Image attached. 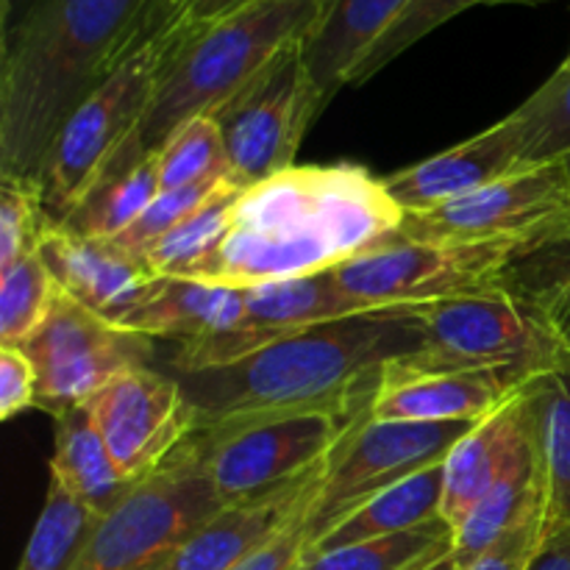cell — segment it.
I'll list each match as a JSON object with an SVG mask.
<instances>
[{
    "label": "cell",
    "instance_id": "34",
    "mask_svg": "<svg viewBox=\"0 0 570 570\" xmlns=\"http://www.w3.org/2000/svg\"><path fill=\"white\" fill-rule=\"evenodd\" d=\"M476 3H490V0H410L404 6L399 17L393 20V26L379 37V42L367 50V56L362 59V65L356 67L354 76H351L348 87H362L365 81H371L373 76L384 70L393 59H399L404 50H410L412 45L421 42L423 37H429L432 31H438L443 22L454 20L456 14H462L465 9Z\"/></svg>",
    "mask_w": 570,
    "mask_h": 570
},
{
    "label": "cell",
    "instance_id": "38",
    "mask_svg": "<svg viewBox=\"0 0 570 570\" xmlns=\"http://www.w3.org/2000/svg\"><path fill=\"white\" fill-rule=\"evenodd\" d=\"M254 0H159L156 3V31L167 39H181L223 17L234 14Z\"/></svg>",
    "mask_w": 570,
    "mask_h": 570
},
{
    "label": "cell",
    "instance_id": "3",
    "mask_svg": "<svg viewBox=\"0 0 570 570\" xmlns=\"http://www.w3.org/2000/svg\"><path fill=\"white\" fill-rule=\"evenodd\" d=\"M159 0H33L3 31L0 176L42 181L76 106L156 28Z\"/></svg>",
    "mask_w": 570,
    "mask_h": 570
},
{
    "label": "cell",
    "instance_id": "16",
    "mask_svg": "<svg viewBox=\"0 0 570 570\" xmlns=\"http://www.w3.org/2000/svg\"><path fill=\"white\" fill-rule=\"evenodd\" d=\"M532 376L512 371H429L406 360L384 367L371 417L401 423H473Z\"/></svg>",
    "mask_w": 570,
    "mask_h": 570
},
{
    "label": "cell",
    "instance_id": "46",
    "mask_svg": "<svg viewBox=\"0 0 570 570\" xmlns=\"http://www.w3.org/2000/svg\"><path fill=\"white\" fill-rule=\"evenodd\" d=\"M154 570H165V562H161V566H159V568H154Z\"/></svg>",
    "mask_w": 570,
    "mask_h": 570
},
{
    "label": "cell",
    "instance_id": "2",
    "mask_svg": "<svg viewBox=\"0 0 570 570\" xmlns=\"http://www.w3.org/2000/svg\"><path fill=\"white\" fill-rule=\"evenodd\" d=\"M423 351L415 309L362 312L276 340L243 360L173 373L193 415V432L293 415L371 410L384 367Z\"/></svg>",
    "mask_w": 570,
    "mask_h": 570
},
{
    "label": "cell",
    "instance_id": "31",
    "mask_svg": "<svg viewBox=\"0 0 570 570\" xmlns=\"http://www.w3.org/2000/svg\"><path fill=\"white\" fill-rule=\"evenodd\" d=\"M237 193L239 189L234 187V184H226L220 193L212 195L195 215H189L181 226L173 228V232L167 234L165 239H159L154 248L145 250V267H148L156 278L184 276V273H187L195 262L204 259V256L215 248L217 239L223 237L228 220H232Z\"/></svg>",
    "mask_w": 570,
    "mask_h": 570
},
{
    "label": "cell",
    "instance_id": "23",
    "mask_svg": "<svg viewBox=\"0 0 570 570\" xmlns=\"http://www.w3.org/2000/svg\"><path fill=\"white\" fill-rule=\"evenodd\" d=\"M529 423L546 488L549 532L570 527V354L529 379Z\"/></svg>",
    "mask_w": 570,
    "mask_h": 570
},
{
    "label": "cell",
    "instance_id": "44",
    "mask_svg": "<svg viewBox=\"0 0 570 570\" xmlns=\"http://www.w3.org/2000/svg\"><path fill=\"white\" fill-rule=\"evenodd\" d=\"M490 3H546V0H490Z\"/></svg>",
    "mask_w": 570,
    "mask_h": 570
},
{
    "label": "cell",
    "instance_id": "32",
    "mask_svg": "<svg viewBox=\"0 0 570 570\" xmlns=\"http://www.w3.org/2000/svg\"><path fill=\"white\" fill-rule=\"evenodd\" d=\"M161 189L195 187V184L226 178L228 156L215 117L200 115L184 122L165 139L159 150Z\"/></svg>",
    "mask_w": 570,
    "mask_h": 570
},
{
    "label": "cell",
    "instance_id": "12",
    "mask_svg": "<svg viewBox=\"0 0 570 570\" xmlns=\"http://www.w3.org/2000/svg\"><path fill=\"white\" fill-rule=\"evenodd\" d=\"M473 423L376 421L367 412L328 456L312 510V546L367 499L445 462Z\"/></svg>",
    "mask_w": 570,
    "mask_h": 570
},
{
    "label": "cell",
    "instance_id": "1",
    "mask_svg": "<svg viewBox=\"0 0 570 570\" xmlns=\"http://www.w3.org/2000/svg\"><path fill=\"white\" fill-rule=\"evenodd\" d=\"M401 220L384 178L362 165H293L239 189L223 237L178 278L245 289L317 276L387 243Z\"/></svg>",
    "mask_w": 570,
    "mask_h": 570
},
{
    "label": "cell",
    "instance_id": "30",
    "mask_svg": "<svg viewBox=\"0 0 570 570\" xmlns=\"http://www.w3.org/2000/svg\"><path fill=\"white\" fill-rule=\"evenodd\" d=\"M59 293V282L42 254H31L0 271V345L20 348L42 326Z\"/></svg>",
    "mask_w": 570,
    "mask_h": 570
},
{
    "label": "cell",
    "instance_id": "36",
    "mask_svg": "<svg viewBox=\"0 0 570 570\" xmlns=\"http://www.w3.org/2000/svg\"><path fill=\"white\" fill-rule=\"evenodd\" d=\"M226 184L232 181H226V178H215V181L195 184V187L161 189V193L154 198V204L142 212V217H139L128 232H122L120 237L111 239V243H115L120 250H126V254L139 256V259H142L145 250H150L159 239H165L173 228L181 226L189 215H195V212H198L212 195L220 193Z\"/></svg>",
    "mask_w": 570,
    "mask_h": 570
},
{
    "label": "cell",
    "instance_id": "40",
    "mask_svg": "<svg viewBox=\"0 0 570 570\" xmlns=\"http://www.w3.org/2000/svg\"><path fill=\"white\" fill-rule=\"evenodd\" d=\"M529 570H570V527L549 532Z\"/></svg>",
    "mask_w": 570,
    "mask_h": 570
},
{
    "label": "cell",
    "instance_id": "19",
    "mask_svg": "<svg viewBox=\"0 0 570 570\" xmlns=\"http://www.w3.org/2000/svg\"><path fill=\"white\" fill-rule=\"evenodd\" d=\"M39 254L67 295L115 323H120L156 282L139 256L126 254L106 239L81 237L61 223L50 226Z\"/></svg>",
    "mask_w": 570,
    "mask_h": 570
},
{
    "label": "cell",
    "instance_id": "28",
    "mask_svg": "<svg viewBox=\"0 0 570 570\" xmlns=\"http://www.w3.org/2000/svg\"><path fill=\"white\" fill-rule=\"evenodd\" d=\"M449 551H454V527L440 518L410 532L309 551L298 570H421Z\"/></svg>",
    "mask_w": 570,
    "mask_h": 570
},
{
    "label": "cell",
    "instance_id": "6",
    "mask_svg": "<svg viewBox=\"0 0 570 570\" xmlns=\"http://www.w3.org/2000/svg\"><path fill=\"white\" fill-rule=\"evenodd\" d=\"M223 501L206 471L204 445L189 434L154 473L98 521L72 570H154L198 532Z\"/></svg>",
    "mask_w": 570,
    "mask_h": 570
},
{
    "label": "cell",
    "instance_id": "29",
    "mask_svg": "<svg viewBox=\"0 0 570 570\" xmlns=\"http://www.w3.org/2000/svg\"><path fill=\"white\" fill-rule=\"evenodd\" d=\"M98 521L100 518L87 504L50 479L42 512L33 523L17 570H72L81 560Z\"/></svg>",
    "mask_w": 570,
    "mask_h": 570
},
{
    "label": "cell",
    "instance_id": "4",
    "mask_svg": "<svg viewBox=\"0 0 570 570\" xmlns=\"http://www.w3.org/2000/svg\"><path fill=\"white\" fill-rule=\"evenodd\" d=\"M326 3L328 0H254L189 37L167 39V53L142 126L111 170L156 154L176 128L193 117L209 115L284 48L304 42Z\"/></svg>",
    "mask_w": 570,
    "mask_h": 570
},
{
    "label": "cell",
    "instance_id": "7",
    "mask_svg": "<svg viewBox=\"0 0 570 570\" xmlns=\"http://www.w3.org/2000/svg\"><path fill=\"white\" fill-rule=\"evenodd\" d=\"M538 239H493V243L387 239L334 267L332 276L362 312L410 309V306L499 289L507 265Z\"/></svg>",
    "mask_w": 570,
    "mask_h": 570
},
{
    "label": "cell",
    "instance_id": "11",
    "mask_svg": "<svg viewBox=\"0 0 570 570\" xmlns=\"http://www.w3.org/2000/svg\"><path fill=\"white\" fill-rule=\"evenodd\" d=\"M20 348L37 371V406L53 417L83 406L122 373L156 365L154 340L98 315L65 289Z\"/></svg>",
    "mask_w": 570,
    "mask_h": 570
},
{
    "label": "cell",
    "instance_id": "27",
    "mask_svg": "<svg viewBox=\"0 0 570 570\" xmlns=\"http://www.w3.org/2000/svg\"><path fill=\"white\" fill-rule=\"evenodd\" d=\"M159 193V154H148L131 165L111 170L83 198V204L67 220H61V226L81 234V237L111 243L142 217V212L154 204Z\"/></svg>",
    "mask_w": 570,
    "mask_h": 570
},
{
    "label": "cell",
    "instance_id": "10",
    "mask_svg": "<svg viewBox=\"0 0 570 570\" xmlns=\"http://www.w3.org/2000/svg\"><path fill=\"white\" fill-rule=\"evenodd\" d=\"M367 412H293L193 434L200 438L206 471L226 507L309 476Z\"/></svg>",
    "mask_w": 570,
    "mask_h": 570
},
{
    "label": "cell",
    "instance_id": "37",
    "mask_svg": "<svg viewBox=\"0 0 570 570\" xmlns=\"http://www.w3.org/2000/svg\"><path fill=\"white\" fill-rule=\"evenodd\" d=\"M546 538H549V521H546L543 507L518 523L512 532H507L499 543L490 546L484 554L456 570H529Z\"/></svg>",
    "mask_w": 570,
    "mask_h": 570
},
{
    "label": "cell",
    "instance_id": "9",
    "mask_svg": "<svg viewBox=\"0 0 570 570\" xmlns=\"http://www.w3.org/2000/svg\"><path fill=\"white\" fill-rule=\"evenodd\" d=\"M321 111V95L304 61V42L289 45L209 111L226 145L228 181L245 189L289 170Z\"/></svg>",
    "mask_w": 570,
    "mask_h": 570
},
{
    "label": "cell",
    "instance_id": "15",
    "mask_svg": "<svg viewBox=\"0 0 570 570\" xmlns=\"http://www.w3.org/2000/svg\"><path fill=\"white\" fill-rule=\"evenodd\" d=\"M523 150H527V128L515 109L465 142L393 173L384 178V187L404 215H417L465 198L493 184L495 178L521 170Z\"/></svg>",
    "mask_w": 570,
    "mask_h": 570
},
{
    "label": "cell",
    "instance_id": "13",
    "mask_svg": "<svg viewBox=\"0 0 570 570\" xmlns=\"http://www.w3.org/2000/svg\"><path fill=\"white\" fill-rule=\"evenodd\" d=\"M570 232L566 161L523 167L438 209L404 215L390 239L412 243H493Z\"/></svg>",
    "mask_w": 570,
    "mask_h": 570
},
{
    "label": "cell",
    "instance_id": "17",
    "mask_svg": "<svg viewBox=\"0 0 570 570\" xmlns=\"http://www.w3.org/2000/svg\"><path fill=\"white\" fill-rule=\"evenodd\" d=\"M326 468L328 460L298 482L234 501V504L217 510L198 532L189 534L167 557L165 570H232L248 560L254 551L271 543L298 515L301 507L321 490Z\"/></svg>",
    "mask_w": 570,
    "mask_h": 570
},
{
    "label": "cell",
    "instance_id": "39",
    "mask_svg": "<svg viewBox=\"0 0 570 570\" xmlns=\"http://www.w3.org/2000/svg\"><path fill=\"white\" fill-rule=\"evenodd\" d=\"M37 406V371L22 348L0 345V421Z\"/></svg>",
    "mask_w": 570,
    "mask_h": 570
},
{
    "label": "cell",
    "instance_id": "20",
    "mask_svg": "<svg viewBox=\"0 0 570 570\" xmlns=\"http://www.w3.org/2000/svg\"><path fill=\"white\" fill-rule=\"evenodd\" d=\"M245 317V293L228 284L200 278L161 276L150 293L128 312L120 326L134 328L150 340H195L228 332Z\"/></svg>",
    "mask_w": 570,
    "mask_h": 570
},
{
    "label": "cell",
    "instance_id": "24",
    "mask_svg": "<svg viewBox=\"0 0 570 570\" xmlns=\"http://www.w3.org/2000/svg\"><path fill=\"white\" fill-rule=\"evenodd\" d=\"M443 490H445V462L426 468L415 476L404 479L395 488L382 490L367 499L354 512L334 523L309 551H328L340 546L360 543L371 538L410 532L443 518ZM306 551V554H309Z\"/></svg>",
    "mask_w": 570,
    "mask_h": 570
},
{
    "label": "cell",
    "instance_id": "22",
    "mask_svg": "<svg viewBox=\"0 0 570 570\" xmlns=\"http://www.w3.org/2000/svg\"><path fill=\"white\" fill-rule=\"evenodd\" d=\"M50 479L87 504L98 518L109 515L137 484L122 476L87 406H72L53 417Z\"/></svg>",
    "mask_w": 570,
    "mask_h": 570
},
{
    "label": "cell",
    "instance_id": "8",
    "mask_svg": "<svg viewBox=\"0 0 570 570\" xmlns=\"http://www.w3.org/2000/svg\"><path fill=\"white\" fill-rule=\"evenodd\" d=\"M423 351L406 365L429 371H512L538 376L566 356L549 328L507 289L412 306Z\"/></svg>",
    "mask_w": 570,
    "mask_h": 570
},
{
    "label": "cell",
    "instance_id": "45",
    "mask_svg": "<svg viewBox=\"0 0 570 570\" xmlns=\"http://www.w3.org/2000/svg\"><path fill=\"white\" fill-rule=\"evenodd\" d=\"M562 161H566V167H568V176H570V154H568L566 159H562Z\"/></svg>",
    "mask_w": 570,
    "mask_h": 570
},
{
    "label": "cell",
    "instance_id": "41",
    "mask_svg": "<svg viewBox=\"0 0 570 570\" xmlns=\"http://www.w3.org/2000/svg\"><path fill=\"white\" fill-rule=\"evenodd\" d=\"M33 0H0V26L3 31H9L28 9H31Z\"/></svg>",
    "mask_w": 570,
    "mask_h": 570
},
{
    "label": "cell",
    "instance_id": "26",
    "mask_svg": "<svg viewBox=\"0 0 570 570\" xmlns=\"http://www.w3.org/2000/svg\"><path fill=\"white\" fill-rule=\"evenodd\" d=\"M546 507V488L540 476L538 451H529L510 468L504 479L454 527V562L468 566L499 543L507 532Z\"/></svg>",
    "mask_w": 570,
    "mask_h": 570
},
{
    "label": "cell",
    "instance_id": "33",
    "mask_svg": "<svg viewBox=\"0 0 570 570\" xmlns=\"http://www.w3.org/2000/svg\"><path fill=\"white\" fill-rule=\"evenodd\" d=\"M53 223L45 206L42 181L0 176V271L39 254Z\"/></svg>",
    "mask_w": 570,
    "mask_h": 570
},
{
    "label": "cell",
    "instance_id": "18",
    "mask_svg": "<svg viewBox=\"0 0 570 570\" xmlns=\"http://www.w3.org/2000/svg\"><path fill=\"white\" fill-rule=\"evenodd\" d=\"M527 387L529 382H523L504 404L473 423L445 456L443 518L451 527H456L510 468L532 451Z\"/></svg>",
    "mask_w": 570,
    "mask_h": 570
},
{
    "label": "cell",
    "instance_id": "5",
    "mask_svg": "<svg viewBox=\"0 0 570 570\" xmlns=\"http://www.w3.org/2000/svg\"><path fill=\"white\" fill-rule=\"evenodd\" d=\"M165 53L167 37L154 28L67 117L42 167L45 206L56 223L67 220L126 154L154 98Z\"/></svg>",
    "mask_w": 570,
    "mask_h": 570
},
{
    "label": "cell",
    "instance_id": "21",
    "mask_svg": "<svg viewBox=\"0 0 570 570\" xmlns=\"http://www.w3.org/2000/svg\"><path fill=\"white\" fill-rule=\"evenodd\" d=\"M410 0H328L321 20L304 39V61L312 83L328 100L348 87L367 50L379 42Z\"/></svg>",
    "mask_w": 570,
    "mask_h": 570
},
{
    "label": "cell",
    "instance_id": "42",
    "mask_svg": "<svg viewBox=\"0 0 570 570\" xmlns=\"http://www.w3.org/2000/svg\"><path fill=\"white\" fill-rule=\"evenodd\" d=\"M421 570H456V562H454V554H443V557H438V560L434 562H429V566H423Z\"/></svg>",
    "mask_w": 570,
    "mask_h": 570
},
{
    "label": "cell",
    "instance_id": "43",
    "mask_svg": "<svg viewBox=\"0 0 570 570\" xmlns=\"http://www.w3.org/2000/svg\"><path fill=\"white\" fill-rule=\"evenodd\" d=\"M568 76H570V50L566 59H562V65L554 70V78H568Z\"/></svg>",
    "mask_w": 570,
    "mask_h": 570
},
{
    "label": "cell",
    "instance_id": "35",
    "mask_svg": "<svg viewBox=\"0 0 570 570\" xmlns=\"http://www.w3.org/2000/svg\"><path fill=\"white\" fill-rule=\"evenodd\" d=\"M527 128V150L523 167L549 165L570 154V76H551L543 87L532 92V98L518 106Z\"/></svg>",
    "mask_w": 570,
    "mask_h": 570
},
{
    "label": "cell",
    "instance_id": "14",
    "mask_svg": "<svg viewBox=\"0 0 570 570\" xmlns=\"http://www.w3.org/2000/svg\"><path fill=\"white\" fill-rule=\"evenodd\" d=\"M83 406L131 482L154 473L193 434L181 384L156 365L122 373Z\"/></svg>",
    "mask_w": 570,
    "mask_h": 570
},
{
    "label": "cell",
    "instance_id": "25",
    "mask_svg": "<svg viewBox=\"0 0 570 570\" xmlns=\"http://www.w3.org/2000/svg\"><path fill=\"white\" fill-rule=\"evenodd\" d=\"M499 289L515 295L570 354V232L527 245L507 265Z\"/></svg>",
    "mask_w": 570,
    "mask_h": 570
}]
</instances>
